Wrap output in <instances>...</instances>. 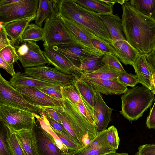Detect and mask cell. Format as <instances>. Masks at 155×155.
Instances as JSON below:
<instances>
[{
  "mask_svg": "<svg viewBox=\"0 0 155 155\" xmlns=\"http://www.w3.org/2000/svg\"><path fill=\"white\" fill-rule=\"evenodd\" d=\"M103 2H104L107 5L112 7H113V6L116 3H118L121 5H122L126 1L125 0H101Z\"/></svg>",
  "mask_w": 155,
  "mask_h": 155,
  "instance_id": "52",
  "label": "cell"
},
{
  "mask_svg": "<svg viewBox=\"0 0 155 155\" xmlns=\"http://www.w3.org/2000/svg\"><path fill=\"white\" fill-rule=\"evenodd\" d=\"M43 29L44 34L42 41L48 47L76 43L68 33L59 13L47 18Z\"/></svg>",
  "mask_w": 155,
  "mask_h": 155,
  "instance_id": "6",
  "label": "cell"
},
{
  "mask_svg": "<svg viewBox=\"0 0 155 155\" xmlns=\"http://www.w3.org/2000/svg\"><path fill=\"white\" fill-rule=\"evenodd\" d=\"M44 54L48 64L53 65L59 71L64 74L80 77L81 72L78 68L59 52L44 43Z\"/></svg>",
  "mask_w": 155,
  "mask_h": 155,
  "instance_id": "14",
  "label": "cell"
},
{
  "mask_svg": "<svg viewBox=\"0 0 155 155\" xmlns=\"http://www.w3.org/2000/svg\"><path fill=\"white\" fill-rule=\"evenodd\" d=\"M44 34L43 28L35 24H30L22 35L21 37V43L42 41Z\"/></svg>",
  "mask_w": 155,
  "mask_h": 155,
  "instance_id": "31",
  "label": "cell"
},
{
  "mask_svg": "<svg viewBox=\"0 0 155 155\" xmlns=\"http://www.w3.org/2000/svg\"><path fill=\"white\" fill-rule=\"evenodd\" d=\"M91 82L95 91L105 95H120L125 93L127 86L117 79H100L87 78Z\"/></svg>",
  "mask_w": 155,
  "mask_h": 155,
  "instance_id": "19",
  "label": "cell"
},
{
  "mask_svg": "<svg viewBox=\"0 0 155 155\" xmlns=\"http://www.w3.org/2000/svg\"><path fill=\"white\" fill-rule=\"evenodd\" d=\"M0 104L13 106L39 115L41 107L28 103L0 74Z\"/></svg>",
  "mask_w": 155,
  "mask_h": 155,
  "instance_id": "8",
  "label": "cell"
},
{
  "mask_svg": "<svg viewBox=\"0 0 155 155\" xmlns=\"http://www.w3.org/2000/svg\"><path fill=\"white\" fill-rule=\"evenodd\" d=\"M153 50L155 51V46L154 48V49Z\"/></svg>",
  "mask_w": 155,
  "mask_h": 155,
  "instance_id": "56",
  "label": "cell"
},
{
  "mask_svg": "<svg viewBox=\"0 0 155 155\" xmlns=\"http://www.w3.org/2000/svg\"><path fill=\"white\" fill-rule=\"evenodd\" d=\"M128 2L130 5L137 11L151 17L155 7V0H131Z\"/></svg>",
  "mask_w": 155,
  "mask_h": 155,
  "instance_id": "32",
  "label": "cell"
},
{
  "mask_svg": "<svg viewBox=\"0 0 155 155\" xmlns=\"http://www.w3.org/2000/svg\"><path fill=\"white\" fill-rule=\"evenodd\" d=\"M0 57L7 63L13 65L19 60L18 55L13 44L0 50Z\"/></svg>",
  "mask_w": 155,
  "mask_h": 155,
  "instance_id": "34",
  "label": "cell"
},
{
  "mask_svg": "<svg viewBox=\"0 0 155 155\" xmlns=\"http://www.w3.org/2000/svg\"><path fill=\"white\" fill-rule=\"evenodd\" d=\"M0 155H12L6 141L5 132L2 130L0 133Z\"/></svg>",
  "mask_w": 155,
  "mask_h": 155,
  "instance_id": "44",
  "label": "cell"
},
{
  "mask_svg": "<svg viewBox=\"0 0 155 155\" xmlns=\"http://www.w3.org/2000/svg\"><path fill=\"white\" fill-rule=\"evenodd\" d=\"M33 112L0 104V120L4 127L14 132L33 129L35 123Z\"/></svg>",
  "mask_w": 155,
  "mask_h": 155,
  "instance_id": "5",
  "label": "cell"
},
{
  "mask_svg": "<svg viewBox=\"0 0 155 155\" xmlns=\"http://www.w3.org/2000/svg\"><path fill=\"white\" fill-rule=\"evenodd\" d=\"M53 130L68 149V150H76L80 147L79 144L71 136L65 135L56 130Z\"/></svg>",
  "mask_w": 155,
  "mask_h": 155,
  "instance_id": "39",
  "label": "cell"
},
{
  "mask_svg": "<svg viewBox=\"0 0 155 155\" xmlns=\"http://www.w3.org/2000/svg\"><path fill=\"white\" fill-rule=\"evenodd\" d=\"M9 82L13 87L22 86L39 88L46 87H58L62 86L58 84L27 76L21 72L16 73L15 74L10 78Z\"/></svg>",
  "mask_w": 155,
  "mask_h": 155,
  "instance_id": "24",
  "label": "cell"
},
{
  "mask_svg": "<svg viewBox=\"0 0 155 155\" xmlns=\"http://www.w3.org/2000/svg\"><path fill=\"white\" fill-rule=\"evenodd\" d=\"M113 110L105 102L101 93L96 91L94 117L97 133L106 129L111 121V116Z\"/></svg>",
  "mask_w": 155,
  "mask_h": 155,
  "instance_id": "16",
  "label": "cell"
},
{
  "mask_svg": "<svg viewBox=\"0 0 155 155\" xmlns=\"http://www.w3.org/2000/svg\"><path fill=\"white\" fill-rule=\"evenodd\" d=\"M107 129L106 139L108 144L114 149L117 150L120 142L117 129L112 125Z\"/></svg>",
  "mask_w": 155,
  "mask_h": 155,
  "instance_id": "37",
  "label": "cell"
},
{
  "mask_svg": "<svg viewBox=\"0 0 155 155\" xmlns=\"http://www.w3.org/2000/svg\"><path fill=\"white\" fill-rule=\"evenodd\" d=\"M62 86L58 87H46L38 88L51 97L62 101L64 99L62 92Z\"/></svg>",
  "mask_w": 155,
  "mask_h": 155,
  "instance_id": "41",
  "label": "cell"
},
{
  "mask_svg": "<svg viewBox=\"0 0 155 155\" xmlns=\"http://www.w3.org/2000/svg\"><path fill=\"white\" fill-rule=\"evenodd\" d=\"M47 119L52 128L54 130L59 132L65 135L70 136L66 130L61 123H60L48 117Z\"/></svg>",
  "mask_w": 155,
  "mask_h": 155,
  "instance_id": "46",
  "label": "cell"
},
{
  "mask_svg": "<svg viewBox=\"0 0 155 155\" xmlns=\"http://www.w3.org/2000/svg\"><path fill=\"white\" fill-rule=\"evenodd\" d=\"M117 79L119 81L126 86L132 87L139 83L136 75L128 73L126 72H121Z\"/></svg>",
  "mask_w": 155,
  "mask_h": 155,
  "instance_id": "38",
  "label": "cell"
},
{
  "mask_svg": "<svg viewBox=\"0 0 155 155\" xmlns=\"http://www.w3.org/2000/svg\"><path fill=\"white\" fill-rule=\"evenodd\" d=\"M101 18L108 31L112 42L126 40L123 34L121 19L117 15H101Z\"/></svg>",
  "mask_w": 155,
  "mask_h": 155,
  "instance_id": "26",
  "label": "cell"
},
{
  "mask_svg": "<svg viewBox=\"0 0 155 155\" xmlns=\"http://www.w3.org/2000/svg\"><path fill=\"white\" fill-rule=\"evenodd\" d=\"M62 94L74 103H78L84 105V104L74 83L62 87Z\"/></svg>",
  "mask_w": 155,
  "mask_h": 155,
  "instance_id": "35",
  "label": "cell"
},
{
  "mask_svg": "<svg viewBox=\"0 0 155 155\" xmlns=\"http://www.w3.org/2000/svg\"><path fill=\"white\" fill-rule=\"evenodd\" d=\"M24 74L38 80L58 84L63 87L73 83L76 77H78L64 74L55 68L45 65L25 68Z\"/></svg>",
  "mask_w": 155,
  "mask_h": 155,
  "instance_id": "10",
  "label": "cell"
},
{
  "mask_svg": "<svg viewBox=\"0 0 155 155\" xmlns=\"http://www.w3.org/2000/svg\"><path fill=\"white\" fill-rule=\"evenodd\" d=\"M115 50L116 57L125 65L133 66L139 56V51L126 40H119L110 43Z\"/></svg>",
  "mask_w": 155,
  "mask_h": 155,
  "instance_id": "20",
  "label": "cell"
},
{
  "mask_svg": "<svg viewBox=\"0 0 155 155\" xmlns=\"http://www.w3.org/2000/svg\"><path fill=\"white\" fill-rule=\"evenodd\" d=\"M29 103L39 107L53 108L60 107L62 101L55 99L35 87H13Z\"/></svg>",
  "mask_w": 155,
  "mask_h": 155,
  "instance_id": "12",
  "label": "cell"
},
{
  "mask_svg": "<svg viewBox=\"0 0 155 155\" xmlns=\"http://www.w3.org/2000/svg\"><path fill=\"white\" fill-rule=\"evenodd\" d=\"M50 47L62 55L78 68L82 62L88 56L94 55L76 43L54 45Z\"/></svg>",
  "mask_w": 155,
  "mask_h": 155,
  "instance_id": "15",
  "label": "cell"
},
{
  "mask_svg": "<svg viewBox=\"0 0 155 155\" xmlns=\"http://www.w3.org/2000/svg\"><path fill=\"white\" fill-rule=\"evenodd\" d=\"M5 129L6 139L8 146L12 155H25L13 131L4 127Z\"/></svg>",
  "mask_w": 155,
  "mask_h": 155,
  "instance_id": "33",
  "label": "cell"
},
{
  "mask_svg": "<svg viewBox=\"0 0 155 155\" xmlns=\"http://www.w3.org/2000/svg\"><path fill=\"white\" fill-rule=\"evenodd\" d=\"M102 61L112 68L121 72H126L118 58L112 54H104Z\"/></svg>",
  "mask_w": 155,
  "mask_h": 155,
  "instance_id": "36",
  "label": "cell"
},
{
  "mask_svg": "<svg viewBox=\"0 0 155 155\" xmlns=\"http://www.w3.org/2000/svg\"><path fill=\"white\" fill-rule=\"evenodd\" d=\"M103 56L89 55L82 62L78 70L81 73H89L100 69L105 65L102 61Z\"/></svg>",
  "mask_w": 155,
  "mask_h": 155,
  "instance_id": "30",
  "label": "cell"
},
{
  "mask_svg": "<svg viewBox=\"0 0 155 155\" xmlns=\"http://www.w3.org/2000/svg\"><path fill=\"white\" fill-rule=\"evenodd\" d=\"M132 66L137 77L139 83L150 90L152 74L146 55L140 54Z\"/></svg>",
  "mask_w": 155,
  "mask_h": 155,
  "instance_id": "22",
  "label": "cell"
},
{
  "mask_svg": "<svg viewBox=\"0 0 155 155\" xmlns=\"http://www.w3.org/2000/svg\"><path fill=\"white\" fill-rule=\"evenodd\" d=\"M135 155H155V143L140 145Z\"/></svg>",
  "mask_w": 155,
  "mask_h": 155,
  "instance_id": "42",
  "label": "cell"
},
{
  "mask_svg": "<svg viewBox=\"0 0 155 155\" xmlns=\"http://www.w3.org/2000/svg\"><path fill=\"white\" fill-rule=\"evenodd\" d=\"M105 155H130L126 153H117L116 152L110 153Z\"/></svg>",
  "mask_w": 155,
  "mask_h": 155,
  "instance_id": "54",
  "label": "cell"
},
{
  "mask_svg": "<svg viewBox=\"0 0 155 155\" xmlns=\"http://www.w3.org/2000/svg\"><path fill=\"white\" fill-rule=\"evenodd\" d=\"M38 0H19L16 3L0 6V21L4 23L36 15Z\"/></svg>",
  "mask_w": 155,
  "mask_h": 155,
  "instance_id": "7",
  "label": "cell"
},
{
  "mask_svg": "<svg viewBox=\"0 0 155 155\" xmlns=\"http://www.w3.org/2000/svg\"><path fill=\"white\" fill-rule=\"evenodd\" d=\"M73 83L84 104L85 108L94 118V110L96 91L91 82L87 78L76 77Z\"/></svg>",
  "mask_w": 155,
  "mask_h": 155,
  "instance_id": "18",
  "label": "cell"
},
{
  "mask_svg": "<svg viewBox=\"0 0 155 155\" xmlns=\"http://www.w3.org/2000/svg\"><path fill=\"white\" fill-rule=\"evenodd\" d=\"M28 47L27 52L24 55L18 56L19 60L25 68L45 65L48 61L43 51L35 41L27 42Z\"/></svg>",
  "mask_w": 155,
  "mask_h": 155,
  "instance_id": "17",
  "label": "cell"
},
{
  "mask_svg": "<svg viewBox=\"0 0 155 155\" xmlns=\"http://www.w3.org/2000/svg\"><path fill=\"white\" fill-rule=\"evenodd\" d=\"M0 67L10 74L12 77L14 76L16 72L14 68L13 65H11L4 61L0 57Z\"/></svg>",
  "mask_w": 155,
  "mask_h": 155,
  "instance_id": "49",
  "label": "cell"
},
{
  "mask_svg": "<svg viewBox=\"0 0 155 155\" xmlns=\"http://www.w3.org/2000/svg\"><path fill=\"white\" fill-rule=\"evenodd\" d=\"M59 0H39L35 23L41 28L44 21L59 13Z\"/></svg>",
  "mask_w": 155,
  "mask_h": 155,
  "instance_id": "25",
  "label": "cell"
},
{
  "mask_svg": "<svg viewBox=\"0 0 155 155\" xmlns=\"http://www.w3.org/2000/svg\"><path fill=\"white\" fill-rule=\"evenodd\" d=\"M19 0H1L0 6H3L11 5L18 2Z\"/></svg>",
  "mask_w": 155,
  "mask_h": 155,
  "instance_id": "53",
  "label": "cell"
},
{
  "mask_svg": "<svg viewBox=\"0 0 155 155\" xmlns=\"http://www.w3.org/2000/svg\"><path fill=\"white\" fill-rule=\"evenodd\" d=\"M0 50L13 44L8 38L5 30L3 27L2 22L0 21Z\"/></svg>",
  "mask_w": 155,
  "mask_h": 155,
  "instance_id": "43",
  "label": "cell"
},
{
  "mask_svg": "<svg viewBox=\"0 0 155 155\" xmlns=\"http://www.w3.org/2000/svg\"><path fill=\"white\" fill-rule=\"evenodd\" d=\"M33 128L38 155H68L57 146L53 137L41 127L37 120Z\"/></svg>",
  "mask_w": 155,
  "mask_h": 155,
  "instance_id": "13",
  "label": "cell"
},
{
  "mask_svg": "<svg viewBox=\"0 0 155 155\" xmlns=\"http://www.w3.org/2000/svg\"><path fill=\"white\" fill-rule=\"evenodd\" d=\"M93 45L104 54H111L116 56L115 50L112 46L107 42H104L95 39L91 40Z\"/></svg>",
  "mask_w": 155,
  "mask_h": 155,
  "instance_id": "40",
  "label": "cell"
},
{
  "mask_svg": "<svg viewBox=\"0 0 155 155\" xmlns=\"http://www.w3.org/2000/svg\"><path fill=\"white\" fill-rule=\"evenodd\" d=\"M36 17V15L7 23L2 22L8 36L15 46H19L21 43L23 33L30 22L35 20Z\"/></svg>",
  "mask_w": 155,
  "mask_h": 155,
  "instance_id": "21",
  "label": "cell"
},
{
  "mask_svg": "<svg viewBox=\"0 0 155 155\" xmlns=\"http://www.w3.org/2000/svg\"><path fill=\"white\" fill-rule=\"evenodd\" d=\"M121 72L105 64L100 69L94 71L81 73L80 77L87 78L100 79H117Z\"/></svg>",
  "mask_w": 155,
  "mask_h": 155,
  "instance_id": "29",
  "label": "cell"
},
{
  "mask_svg": "<svg viewBox=\"0 0 155 155\" xmlns=\"http://www.w3.org/2000/svg\"><path fill=\"white\" fill-rule=\"evenodd\" d=\"M74 104L76 106L79 112L87 120L93 124L95 127V124L94 117L84 106L78 103Z\"/></svg>",
  "mask_w": 155,
  "mask_h": 155,
  "instance_id": "45",
  "label": "cell"
},
{
  "mask_svg": "<svg viewBox=\"0 0 155 155\" xmlns=\"http://www.w3.org/2000/svg\"><path fill=\"white\" fill-rule=\"evenodd\" d=\"M151 17L155 20V7L152 12Z\"/></svg>",
  "mask_w": 155,
  "mask_h": 155,
  "instance_id": "55",
  "label": "cell"
},
{
  "mask_svg": "<svg viewBox=\"0 0 155 155\" xmlns=\"http://www.w3.org/2000/svg\"><path fill=\"white\" fill-rule=\"evenodd\" d=\"M14 132L25 155H38L37 140L33 129L23 130Z\"/></svg>",
  "mask_w": 155,
  "mask_h": 155,
  "instance_id": "23",
  "label": "cell"
},
{
  "mask_svg": "<svg viewBox=\"0 0 155 155\" xmlns=\"http://www.w3.org/2000/svg\"><path fill=\"white\" fill-rule=\"evenodd\" d=\"M154 129H155V127L154 128Z\"/></svg>",
  "mask_w": 155,
  "mask_h": 155,
  "instance_id": "57",
  "label": "cell"
},
{
  "mask_svg": "<svg viewBox=\"0 0 155 155\" xmlns=\"http://www.w3.org/2000/svg\"><path fill=\"white\" fill-rule=\"evenodd\" d=\"M147 127L149 129L155 127V98L154 103L150 109L149 114L147 117L146 123Z\"/></svg>",
  "mask_w": 155,
  "mask_h": 155,
  "instance_id": "47",
  "label": "cell"
},
{
  "mask_svg": "<svg viewBox=\"0 0 155 155\" xmlns=\"http://www.w3.org/2000/svg\"><path fill=\"white\" fill-rule=\"evenodd\" d=\"M107 129L97 133L96 137L87 145L74 150H68V155H105L116 152L108 144Z\"/></svg>",
  "mask_w": 155,
  "mask_h": 155,
  "instance_id": "11",
  "label": "cell"
},
{
  "mask_svg": "<svg viewBox=\"0 0 155 155\" xmlns=\"http://www.w3.org/2000/svg\"><path fill=\"white\" fill-rule=\"evenodd\" d=\"M120 114L130 122L142 117L152 105L154 94L146 87L135 86L129 89L121 97Z\"/></svg>",
  "mask_w": 155,
  "mask_h": 155,
  "instance_id": "4",
  "label": "cell"
},
{
  "mask_svg": "<svg viewBox=\"0 0 155 155\" xmlns=\"http://www.w3.org/2000/svg\"><path fill=\"white\" fill-rule=\"evenodd\" d=\"M33 113L35 117L38 121L41 127L53 137L58 147L64 152L67 153L68 149L62 142L51 127L45 112L43 110H41L39 113V115Z\"/></svg>",
  "mask_w": 155,
  "mask_h": 155,
  "instance_id": "28",
  "label": "cell"
},
{
  "mask_svg": "<svg viewBox=\"0 0 155 155\" xmlns=\"http://www.w3.org/2000/svg\"><path fill=\"white\" fill-rule=\"evenodd\" d=\"M149 64L150 66L152 74V84L150 91L154 94H155V70L149 63Z\"/></svg>",
  "mask_w": 155,
  "mask_h": 155,
  "instance_id": "51",
  "label": "cell"
},
{
  "mask_svg": "<svg viewBox=\"0 0 155 155\" xmlns=\"http://www.w3.org/2000/svg\"><path fill=\"white\" fill-rule=\"evenodd\" d=\"M75 2L82 7L97 13L101 15H112L113 7L107 5L101 0H74Z\"/></svg>",
  "mask_w": 155,
  "mask_h": 155,
  "instance_id": "27",
  "label": "cell"
},
{
  "mask_svg": "<svg viewBox=\"0 0 155 155\" xmlns=\"http://www.w3.org/2000/svg\"><path fill=\"white\" fill-rule=\"evenodd\" d=\"M145 55L148 63L155 70V51L153 50L149 54Z\"/></svg>",
  "mask_w": 155,
  "mask_h": 155,
  "instance_id": "50",
  "label": "cell"
},
{
  "mask_svg": "<svg viewBox=\"0 0 155 155\" xmlns=\"http://www.w3.org/2000/svg\"><path fill=\"white\" fill-rule=\"evenodd\" d=\"M122 5V25L126 40L140 54H149L155 46V20L134 8L128 0Z\"/></svg>",
  "mask_w": 155,
  "mask_h": 155,
  "instance_id": "1",
  "label": "cell"
},
{
  "mask_svg": "<svg viewBox=\"0 0 155 155\" xmlns=\"http://www.w3.org/2000/svg\"><path fill=\"white\" fill-rule=\"evenodd\" d=\"M63 95L62 104L53 108L58 114L64 128L80 146L88 144L97 135L95 127L80 113L76 106Z\"/></svg>",
  "mask_w": 155,
  "mask_h": 155,
  "instance_id": "2",
  "label": "cell"
},
{
  "mask_svg": "<svg viewBox=\"0 0 155 155\" xmlns=\"http://www.w3.org/2000/svg\"><path fill=\"white\" fill-rule=\"evenodd\" d=\"M41 107L43 110L45 112L48 117L60 123H61L59 115L55 110L53 109L48 107Z\"/></svg>",
  "mask_w": 155,
  "mask_h": 155,
  "instance_id": "48",
  "label": "cell"
},
{
  "mask_svg": "<svg viewBox=\"0 0 155 155\" xmlns=\"http://www.w3.org/2000/svg\"><path fill=\"white\" fill-rule=\"evenodd\" d=\"M61 17L68 33L77 44L94 55L98 56L104 55V53L93 45L91 40L95 39L104 42H107L97 36L78 23L61 16Z\"/></svg>",
  "mask_w": 155,
  "mask_h": 155,
  "instance_id": "9",
  "label": "cell"
},
{
  "mask_svg": "<svg viewBox=\"0 0 155 155\" xmlns=\"http://www.w3.org/2000/svg\"><path fill=\"white\" fill-rule=\"evenodd\" d=\"M58 10L61 16L78 23L108 42H112L100 14L82 7L74 0H59Z\"/></svg>",
  "mask_w": 155,
  "mask_h": 155,
  "instance_id": "3",
  "label": "cell"
}]
</instances>
